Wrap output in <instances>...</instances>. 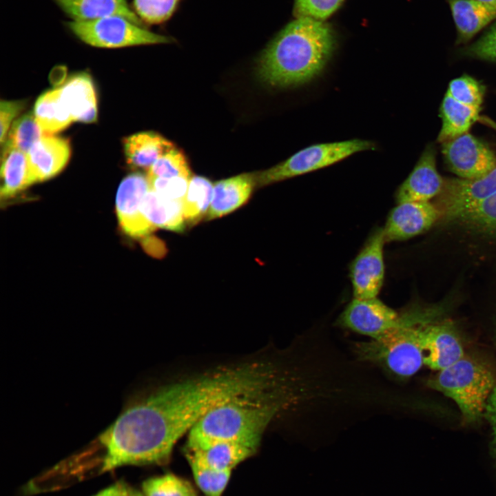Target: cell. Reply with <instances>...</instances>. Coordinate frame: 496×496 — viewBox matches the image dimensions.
Masks as SVG:
<instances>
[{
    "label": "cell",
    "instance_id": "obj_1",
    "mask_svg": "<svg viewBox=\"0 0 496 496\" xmlns=\"http://www.w3.org/2000/svg\"><path fill=\"white\" fill-rule=\"evenodd\" d=\"M291 375L270 360L220 366L136 391L116 422L136 448L169 459L179 439L209 411L229 403L285 398L293 384Z\"/></svg>",
    "mask_w": 496,
    "mask_h": 496
},
{
    "label": "cell",
    "instance_id": "obj_2",
    "mask_svg": "<svg viewBox=\"0 0 496 496\" xmlns=\"http://www.w3.org/2000/svg\"><path fill=\"white\" fill-rule=\"evenodd\" d=\"M335 47L334 34L324 21L297 17L262 52L258 76L273 87L303 85L322 72Z\"/></svg>",
    "mask_w": 496,
    "mask_h": 496
},
{
    "label": "cell",
    "instance_id": "obj_3",
    "mask_svg": "<svg viewBox=\"0 0 496 496\" xmlns=\"http://www.w3.org/2000/svg\"><path fill=\"white\" fill-rule=\"evenodd\" d=\"M289 400L229 403L202 417L188 432L187 451L217 442H235L257 450L265 430Z\"/></svg>",
    "mask_w": 496,
    "mask_h": 496
},
{
    "label": "cell",
    "instance_id": "obj_4",
    "mask_svg": "<svg viewBox=\"0 0 496 496\" xmlns=\"http://www.w3.org/2000/svg\"><path fill=\"white\" fill-rule=\"evenodd\" d=\"M435 309L412 308L400 313L397 325L381 336L358 342L357 358L381 366L400 378L415 375L424 364L420 340L423 322L437 316Z\"/></svg>",
    "mask_w": 496,
    "mask_h": 496
},
{
    "label": "cell",
    "instance_id": "obj_5",
    "mask_svg": "<svg viewBox=\"0 0 496 496\" xmlns=\"http://www.w3.org/2000/svg\"><path fill=\"white\" fill-rule=\"evenodd\" d=\"M427 386L453 400L464 424L484 417L488 398L496 385V374L485 359L466 353L459 360L430 378Z\"/></svg>",
    "mask_w": 496,
    "mask_h": 496
},
{
    "label": "cell",
    "instance_id": "obj_6",
    "mask_svg": "<svg viewBox=\"0 0 496 496\" xmlns=\"http://www.w3.org/2000/svg\"><path fill=\"white\" fill-rule=\"evenodd\" d=\"M374 149V143L357 138L312 145L280 163L256 173V185L262 187L314 172L337 163L357 152Z\"/></svg>",
    "mask_w": 496,
    "mask_h": 496
},
{
    "label": "cell",
    "instance_id": "obj_7",
    "mask_svg": "<svg viewBox=\"0 0 496 496\" xmlns=\"http://www.w3.org/2000/svg\"><path fill=\"white\" fill-rule=\"evenodd\" d=\"M71 32L92 46L116 48L134 45L167 43L170 37L158 34L122 16H110L88 21L68 23Z\"/></svg>",
    "mask_w": 496,
    "mask_h": 496
},
{
    "label": "cell",
    "instance_id": "obj_8",
    "mask_svg": "<svg viewBox=\"0 0 496 496\" xmlns=\"http://www.w3.org/2000/svg\"><path fill=\"white\" fill-rule=\"evenodd\" d=\"M496 192V167L488 174L473 178H444L443 187L433 204L441 218L453 221L462 213Z\"/></svg>",
    "mask_w": 496,
    "mask_h": 496
},
{
    "label": "cell",
    "instance_id": "obj_9",
    "mask_svg": "<svg viewBox=\"0 0 496 496\" xmlns=\"http://www.w3.org/2000/svg\"><path fill=\"white\" fill-rule=\"evenodd\" d=\"M424 364L440 371L459 360L466 353L462 337L451 320L436 317L422 323L420 331Z\"/></svg>",
    "mask_w": 496,
    "mask_h": 496
},
{
    "label": "cell",
    "instance_id": "obj_10",
    "mask_svg": "<svg viewBox=\"0 0 496 496\" xmlns=\"http://www.w3.org/2000/svg\"><path fill=\"white\" fill-rule=\"evenodd\" d=\"M449 169L463 178L484 176L496 167V156L484 143L468 132L442 143Z\"/></svg>",
    "mask_w": 496,
    "mask_h": 496
},
{
    "label": "cell",
    "instance_id": "obj_11",
    "mask_svg": "<svg viewBox=\"0 0 496 496\" xmlns=\"http://www.w3.org/2000/svg\"><path fill=\"white\" fill-rule=\"evenodd\" d=\"M150 189L147 175L134 172L120 183L116 197V210L122 230L134 238L147 237L156 228L143 211V200Z\"/></svg>",
    "mask_w": 496,
    "mask_h": 496
},
{
    "label": "cell",
    "instance_id": "obj_12",
    "mask_svg": "<svg viewBox=\"0 0 496 496\" xmlns=\"http://www.w3.org/2000/svg\"><path fill=\"white\" fill-rule=\"evenodd\" d=\"M400 313L376 298H354L340 315L338 325L370 339L377 338L397 325Z\"/></svg>",
    "mask_w": 496,
    "mask_h": 496
},
{
    "label": "cell",
    "instance_id": "obj_13",
    "mask_svg": "<svg viewBox=\"0 0 496 496\" xmlns=\"http://www.w3.org/2000/svg\"><path fill=\"white\" fill-rule=\"evenodd\" d=\"M383 228L372 232L351 267L353 296L356 298H376L384 276Z\"/></svg>",
    "mask_w": 496,
    "mask_h": 496
},
{
    "label": "cell",
    "instance_id": "obj_14",
    "mask_svg": "<svg viewBox=\"0 0 496 496\" xmlns=\"http://www.w3.org/2000/svg\"><path fill=\"white\" fill-rule=\"evenodd\" d=\"M441 218L431 201L397 203L387 218L384 229L385 240H404L428 230Z\"/></svg>",
    "mask_w": 496,
    "mask_h": 496
},
{
    "label": "cell",
    "instance_id": "obj_15",
    "mask_svg": "<svg viewBox=\"0 0 496 496\" xmlns=\"http://www.w3.org/2000/svg\"><path fill=\"white\" fill-rule=\"evenodd\" d=\"M444 180L437 170L435 150L432 145H428L413 171L398 187L396 201L397 203L431 201L440 193Z\"/></svg>",
    "mask_w": 496,
    "mask_h": 496
},
{
    "label": "cell",
    "instance_id": "obj_16",
    "mask_svg": "<svg viewBox=\"0 0 496 496\" xmlns=\"http://www.w3.org/2000/svg\"><path fill=\"white\" fill-rule=\"evenodd\" d=\"M30 176L34 183L57 175L68 164L71 156L68 138L44 134L27 153Z\"/></svg>",
    "mask_w": 496,
    "mask_h": 496
},
{
    "label": "cell",
    "instance_id": "obj_17",
    "mask_svg": "<svg viewBox=\"0 0 496 496\" xmlns=\"http://www.w3.org/2000/svg\"><path fill=\"white\" fill-rule=\"evenodd\" d=\"M59 89L61 101L74 121L85 123L96 121L97 98L93 80L89 74H75Z\"/></svg>",
    "mask_w": 496,
    "mask_h": 496
},
{
    "label": "cell",
    "instance_id": "obj_18",
    "mask_svg": "<svg viewBox=\"0 0 496 496\" xmlns=\"http://www.w3.org/2000/svg\"><path fill=\"white\" fill-rule=\"evenodd\" d=\"M256 174L245 173L216 182L213 187L211 202L207 220L226 215L247 202L254 186Z\"/></svg>",
    "mask_w": 496,
    "mask_h": 496
},
{
    "label": "cell",
    "instance_id": "obj_19",
    "mask_svg": "<svg viewBox=\"0 0 496 496\" xmlns=\"http://www.w3.org/2000/svg\"><path fill=\"white\" fill-rule=\"evenodd\" d=\"M457 30V43H465L496 20V6L478 0H448Z\"/></svg>",
    "mask_w": 496,
    "mask_h": 496
},
{
    "label": "cell",
    "instance_id": "obj_20",
    "mask_svg": "<svg viewBox=\"0 0 496 496\" xmlns=\"http://www.w3.org/2000/svg\"><path fill=\"white\" fill-rule=\"evenodd\" d=\"M127 164L134 169L147 172L163 155L175 148L169 140L154 132H142L123 141Z\"/></svg>",
    "mask_w": 496,
    "mask_h": 496
},
{
    "label": "cell",
    "instance_id": "obj_21",
    "mask_svg": "<svg viewBox=\"0 0 496 496\" xmlns=\"http://www.w3.org/2000/svg\"><path fill=\"white\" fill-rule=\"evenodd\" d=\"M72 21H88L110 16H122L142 25L126 0H54Z\"/></svg>",
    "mask_w": 496,
    "mask_h": 496
},
{
    "label": "cell",
    "instance_id": "obj_22",
    "mask_svg": "<svg viewBox=\"0 0 496 496\" xmlns=\"http://www.w3.org/2000/svg\"><path fill=\"white\" fill-rule=\"evenodd\" d=\"M1 198L7 199L33 184L27 154L7 145H2Z\"/></svg>",
    "mask_w": 496,
    "mask_h": 496
},
{
    "label": "cell",
    "instance_id": "obj_23",
    "mask_svg": "<svg viewBox=\"0 0 496 496\" xmlns=\"http://www.w3.org/2000/svg\"><path fill=\"white\" fill-rule=\"evenodd\" d=\"M480 110L446 92L440 107L442 123L437 141L442 143L468 132L474 123L479 121Z\"/></svg>",
    "mask_w": 496,
    "mask_h": 496
},
{
    "label": "cell",
    "instance_id": "obj_24",
    "mask_svg": "<svg viewBox=\"0 0 496 496\" xmlns=\"http://www.w3.org/2000/svg\"><path fill=\"white\" fill-rule=\"evenodd\" d=\"M143 211L156 229L181 232L185 227L183 202L165 198L149 189L143 200Z\"/></svg>",
    "mask_w": 496,
    "mask_h": 496
},
{
    "label": "cell",
    "instance_id": "obj_25",
    "mask_svg": "<svg viewBox=\"0 0 496 496\" xmlns=\"http://www.w3.org/2000/svg\"><path fill=\"white\" fill-rule=\"evenodd\" d=\"M256 449L235 442H217L187 455L211 468L231 471L237 465L252 456Z\"/></svg>",
    "mask_w": 496,
    "mask_h": 496
},
{
    "label": "cell",
    "instance_id": "obj_26",
    "mask_svg": "<svg viewBox=\"0 0 496 496\" xmlns=\"http://www.w3.org/2000/svg\"><path fill=\"white\" fill-rule=\"evenodd\" d=\"M33 112L45 134H55L61 132L74 121L61 101L59 87L41 94L35 103Z\"/></svg>",
    "mask_w": 496,
    "mask_h": 496
},
{
    "label": "cell",
    "instance_id": "obj_27",
    "mask_svg": "<svg viewBox=\"0 0 496 496\" xmlns=\"http://www.w3.org/2000/svg\"><path fill=\"white\" fill-rule=\"evenodd\" d=\"M213 187L211 182L205 177L192 176L183 200L185 221L194 224L207 215L212 199Z\"/></svg>",
    "mask_w": 496,
    "mask_h": 496
},
{
    "label": "cell",
    "instance_id": "obj_28",
    "mask_svg": "<svg viewBox=\"0 0 496 496\" xmlns=\"http://www.w3.org/2000/svg\"><path fill=\"white\" fill-rule=\"evenodd\" d=\"M453 221L479 232L496 234V192Z\"/></svg>",
    "mask_w": 496,
    "mask_h": 496
},
{
    "label": "cell",
    "instance_id": "obj_29",
    "mask_svg": "<svg viewBox=\"0 0 496 496\" xmlns=\"http://www.w3.org/2000/svg\"><path fill=\"white\" fill-rule=\"evenodd\" d=\"M44 134L36 121L33 111L29 112L13 122L2 145H7L27 154Z\"/></svg>",
    "mask_w": 496,
    "mask_h": 496
},
{
    "label": "cell",
    "instance_id": "obj_30",
    "mask_svg": "<svg viewBox=\"0 0 496 496\" xmlns=\"http://www.w3.org/2000/svg\"><path fill=\"white\" fill-rule=\"evenodd\" d=\"M194 480L206 496H221L229 481L231 471H218L186 455Z\"/></svg>",
    "mask_w": 496,
    "mask_h": 496
},
{
    "label": "cell",
    "instance_id": "obj_31",
    "mask_svg": "<svg viewBox=\"0 0 496 496\" xmlns=\"http://www.w3.org/2000/svg\"><path fill=\"white\" fill-rule=\"evenodd\" d=\"M142 493L144 496H197L188 482L172 474L145 481Z\"/></svg>",
    "mask_w": 496,
    "mask_h": 496
},
{
    "label": "cell",
    "instance_id": "obj_32",
    "mask_svg": "<svg viewBox=\"0 0 496 496\" xmlns=\"http://www.w3.org/2000/svg\"><path fill=\"white\" fill-rule=\"evenodd\" d=\"M146 175L149 179L192 178L187 159L176 147L161 156L147 172Z\"/></svg>",
    "mask_w": 496,
    "mask_h": 496
},
{
    "label": "cell",
    "instance_id": "obj_33",
    "mask_svg": "<svg viewBox=\"0 0 496 496\" xmlns=\"http://www.w3.org/2000/svg\"><path fill=\"white\" fill-rule=\"evenodd\" d=\"M446 93L463 103L481 108L485 87L472 76L463 75L449 83Z\"/></svg>",
    "mask_w": 496,
    "mask_h": 496
},
{
    "label": "cell",
    "instance_id": "obj_34",
    "mask_svg": "<svg viewBox=\"0 0 496 496\" xmlns=\"http://www.w3.org/2000/svg\"><path fill=\"white\" fill-rule=\"evenodd\" d=\"M179 0H134L138 17L149 23H160L174 12Z\"/></svg>",
    "mask_w": 496,
    "mask_h": 496
},
{
    "label": "cell",
    "instance_id": "obj_35",
    "mask_svg": "<svg viewBox=\"0 0 496 496\" xmlns=\"http://www.w3.org/2000/svg\"><path fill=\"white\" fill-rule=\"evenodd\" d=\"M344 0H295L297 17H305L324 21L331 16Z\"/></svg>",
    "mask_w": 496,
    "mask_h": 496
},
{
    "label": "cell",
    "instance_id": "obj_36",
    "mask_svg": "<svg viewBox=\"0 0 496 496\" xmlns=\"http://www.w3.org/2000/svg\"><path fill=\"white\" fill-rule=\"evenodd\" d=\"M464 52L472 58L496 62V21L479 39L468 45Z\"/></svg>",
    "mask_w": 496,
    "mask_h": 496
},
{
    "label": "cell",
    "instance_id": "obj_37",
    "mask_svg": "<svg viewBox=\"0 0 496 496\" xmlns=\"http://www.w3.org/2000/svg\"><path fill=\"white\" fill-rule=\"evenodd\" d=\"M148 180L151 189L165 198L183 202L190 178L185 177L156 178H148Z\"/></svg>",
    "mask_w": 496,
    "mask_h": 496
},
{
    "label": "cell",
    "instance_id": "obj_38",
    "mask_svg": "<svg viewBox=\"0 0 496 496\" xmlns=\"http://www.w3.org/2000/svg\"><path fill=\"white\" fill-rule=\"evenodd\" d=\"M26 101L1 100L0 103V142L2 145L6 140L8 132L15 118L25 109Z\"/></svg>",
    "mask_w": 496,
    "mask_h": 496
},
{
    "label": "cell",
    "instance_id": "obj_39",
    "mask_svg": "<svg viewBox=\"0 0 496 496\" xmlns=\"http://www.w3.org/2000/svg\"><path fill=\"white\" fill-rule=\"evenodd\" d=\"M484 417L491 428L493 445L496 453V385L487 402Z\"/></svg>",
    "mask_w": 496,
    "mask_h": 496
},
{
    "label": "cell",
    "instance_id": "obj_40",
    "mask_svg": "<svg viewBox=\"0 0 496 496\" xmlns=\"http://www.w3.org/2000/svg\"><path fill=\"white\" fill-rule=\"evenodd\" d=\"M111 496H129V488L123 482L112 485Z\"/></svg>",
    "mask_w": 496,
    "mask_h": 496
},
{
    "label": "cell",
    "instance_id": "obj_41",
    "mask_svg": "<svg viewBox=\"0 0 496 496\" xmlns=\"http://www.w3.org/2000/svg\"><path fill=\"white\" fill-rule=\"evenodd\" d=\"M479 121L496 130V122L492 119L486 116H480Z\"/></svg>",
    "mask_w": 496,
    "mask_h": 496
},
{
    "label": "cell",
    "instance_id": "obj_42",
    "mask_svg": "<svg viewBox=\"0 0 496 496\" xmlns=\"http://www.w3.org/2000/svg\"><path fill=\"white\" fill-rule=\"evenodd\" d=\"M112 493V486H109L100 492H98L96 494L92 495V496H111Z\"/></svg>",
    "mask_w": 496,
    "mask_h": 496
},
{
    "label": "cell",
    "instance_id": "obj_43",
    "mask_svg": "<svg viewBox=\"0 0 496 496\" xmlns=\"http://www.w3.org/2000/svg\"><path fill=\"white\" fill-rule=\"evenodd\" d=\"M129 496H144L142 492L129 488Z\"/></svg>",
    "mask_w": 496,
    "mask_h": 496
},
{
    "label": "cell",
    "instance_id": "obj_44",
    "mask_svg": "<svg viewBox=\"0 0 496 496\" xmlns=\"http://www.w3.org/2000/svg\"><path fill=\"white\" fill-rule=\"evenodd\" d=\"M478 1L496 6V0H478Z\"/></svg>",
    "mask_w": 496,
    "mask_h": 496
}]
</instances>
